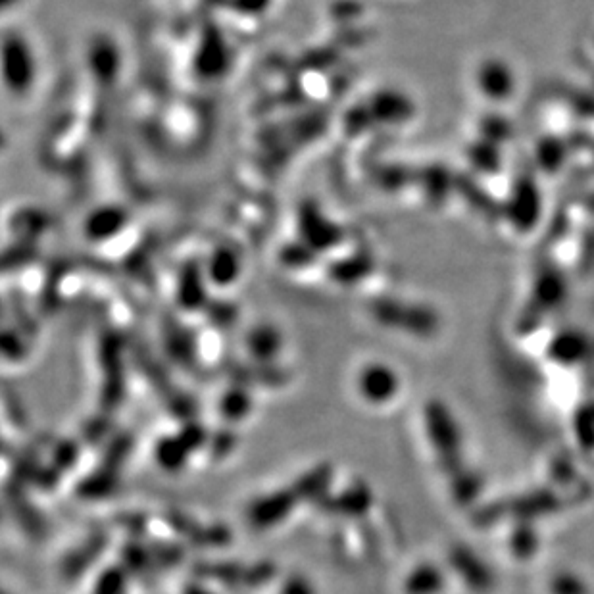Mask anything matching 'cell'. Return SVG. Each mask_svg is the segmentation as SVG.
<instances>
[{"instance_id":"6da1fadb","label":"cell","mask_w":594,"mask_h":594,"mask_svg":"<svg viewBox=\"0 0 594 594\" xmlns=\"http://www.w3.org/2000/svg\"><path fill=\"white\" fill-rule=\"evenodd\" d=\"M285 594H314L310 585H306L304 579H298L293 577L291 581H287V587H285Z\"/></svg>"}]
</instances>
